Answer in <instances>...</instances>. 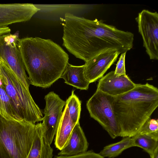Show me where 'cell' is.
<instances>
[{
  "label": "cell",
  "mask_w": 158,
  "mask_h": 158,
  "mask_svg": "<svg viewBox=\"0 0 158 158\" xmlns=\"http://www.w3.org/2000/svg\"><path fill=\"white\" fill-rule=\"evenodd\" d=\"M127 52L121 53L114 71V73L118 75H126L125 58Z\"/></svg>",
  "instance_id": "23"
},
{
  "label": "cell",
  "mask_w": 158,
  "mask_h": 158,
  "mask_svg": "<svg viewBox=\"0 0 158 158\" xmlns=\"http://www.w3.org/2000/svg\"><path fill=\"white\" fill-rule=\"evenodd\" d=\"M76 125L70 118L68 108L65 105L54 140V144L57 149L60 151L66 146Z\"/></svg>",
  "instance_id": "16"
},
{
  "label": "cell",
  "mask_w": 158,
  "mask_h": 158,
  "mask_svg": "<svg viewBox=\"0 0 158 158\" xmlns=\"http://www.w3.org/2000/svg\"><path fill=\"white\" fill-rule=\"evenodd\" d=\"M19 38L18 34L10 33L0 36V58L29 89L30 84L17 46Z\"/></svg>",
  "instance_id": "7"
},
{
  "label": "cell",
  "mask_w": 158,
  "mask_h": 158,
  "mask_svg": "<svg viewBox=\"0 0 158 158\" xmlns=\"http://www.w3.org/2000/svg\"><path fill=\"white\" fill-rule=\"evenodd\" d=\"M17 46L30 84L50 87L60 78L69 63L68 55L50 39L19 38Z\"/></svg>",
  "instance_id": "2"
},
{
  "label": "cell",
  "mask_w": 158,
  "mask_h": 158,
  "mask_svg": "<svg viewBox=\"0 0 158 158\" xmlns=\"http://www.w3.org/2000/svg\"><path fill=\"white\" fill-rule=\"evenodd\" d=\"M36 124L7 119L0 114V158H27L33 142Z\"/></svg>",
  "instance_id": "4"
},
{
  "label": "cell",
  "mask_w": 158,
  "mask_h": 158,
  "mask_svg": "<svg viewBox=\"0 0 158 158\" xmlns=\"http://www.w3.org/2000/svg\"><path fill=\"white\" fill-rule=\"evenodd\" d=\"M89 143L79 122L75 126L66 146L58 153L59 156H70L86 152Z\"/></svg>",
  "instance_id": "13"
},
{
  "label": "cell",
  "mask_w": 158,
  "mask_h": 158,
  "mask_svg": "<svg viewBox=\"0 0 158 158\" xmlns=\"http://www.w3.org/2000/svg\"><path fill=\"white\" fill-rule=\"evenodd\" d=\"M54 158H105L99 153H96L93 151L89 150L77 155L73 156H59Z\"/></svg>",
  "instance_id": "22"
},
{
  "label": "cell",
  "mask_w": 158,
  "mask_h": 158,
  "mask_svg": "<svg viewBox=\"0 0 158 158\" xmlns=\"http://www.w3.org/2000/svg\"><path fill=\"white\" fill-rule=\"evenodd\" d=\"M136 84L127 75H118L112 71L100 78L96 90L114 97L130 91Z\"/></svg>",
  "instance_id": "12"
},
{
  "label": "cell",
  "mask_w": 158,
  "mask_h": 158,
  "mask_svg": "<svg viewBox=\"0 0 158 158\" xmlns=\"http://www.w3.org/2000/svg\"><path fill=\"white\" fill-rule=\"evenodd\" d=\"M47 140L42 123L36 124L32 145L27 158H52L53 150Z\"/></svg>",
  "instance_id": "14"
},
{
  "label": "cell",
  "mask_w": 158,
  "mask_h": 158,
  "mask_svg": "<svg viewBox=\"0 0 158 158\" xmlns=\"http://www.w3.org/2000/svg\"><path fill=\"white\" fill-rule=\"evenodd\" d=\"M134 147L132 137H125L120 141L105 147L99 154L105 158H113L120 154L125 150Z\"/></svg>",
  "instance_id": "19"
},
{
  "label": "cell",
  "mask_w": 158,
  "mask_h": 158,
  "mask_svg": "<svg viewBox=\"0 0 158 158\" xmlns=\"http://www.w3.org/2000/svg\"><path fill=\"white\" fill-rule=\"evenodd\" d=\"M44 99L46 105L42 123L44 126L45 137L51 145L56 135L66 101L53 91L46 95Z\"/></svg>",
  "instance_id": "9"
},
{
  "label": "cell",
  "mask_w": 158,
  "mask_h": 158,
  "mask_svg": "<svg viewBox=\"0 0 158 158\" xmlns=\"http://www.w3.org/2000/svg\"><path fill=\"white\" fill-rule=\"evenodd\" d=\"M69 113L70 118L76 124L79 122L81 112V101L74 93L73 90L71 95L66 101Z\"/></svg>",
  "instance_id": "20"
},
{
  "label": "cell",
  "mask_w": 158,
  "mask_h": 158,
  "mask_svg": "<svg viewBox=\"0 0 158 158\" xmlns=\"http://www.w3.org/2000/svg\"><path fill=\"white\" fill-rule=\"evenodd\" d=\"M150 158H158V147L155 150Z\"/></svg>",
  "instance_id": "25"
},
{
  "label": "cell",
  "mask_w": 158,
  "mask_h": 158,
  "mask_svg": "<svg viewBox=\"0 0 158 158\" xmlns=\"http://www.w3.org/2000/svg\"><path fill=\"white\" fill-rule=\"evenodd\" d=\"M114 100V97L96 90L86 103L90 117L97 121L113 139L119 136L113 108Z\"/></svg>",
  "instance_id": "6"
},
{
  "label": "cell",
  "mask_w": 158,
  "mask_h": 158,
  "mask_svg": "<svg viewBox=\"0 0 158 158\" xmlns=\"http://www.w3.org/2000/svg\"><path fill=\"white\" fill-rule=\"evenodd\" d=\"M11 31L10 28L8 27L0 28V36L7 33H10Z\"/></svg>",
  "instance_id": "24"
},
{
  "label": "cell",
  "mask_w": 158,
  "mask_h": 158,
  "mask_svg": "<svg viewBox=\"0 0 158 158\" xmlns=\"http://www.w3.org/2000/svg\"><path fill=\"white\" fill-rule=\"evenodd\" d=\"M158 106V89L147 83L114 97V111L119 136L131 137L138 132Z\"/></svg>",
  "instance_id": "3"
},
{
  "label": "cell",
  "mask_w": 158,
  "mask_h": 158,
  "mask_svg": "<svg viewBox=\"0 0 158 158\" xmlns=\"http://www.w3.org/2000/svg\"><path fill=\"white\" fill-rule=\"evenodd\" d=\"M121 53L116 50H108L85 62L84 73L90 83L101 78L117 60Z\"/></svg>",
  "instance_id": "11"
},
{
  "label": "cell",
  "mask_w": 158,
  "mask_h": 158,
  "mask_svg": "<svg viewBox=\"0 0 158 158\" xmlns=\"http://www.w3.org/2000/svg\"><path fill=\"white\" fill-rule=\"evenodd\" d=\"M0 78H1L0 70Z\"/></svg>",
  "instance_id": "26"
},
{
  "label": "cell",
  "mask_w": 158,
  "mask_h": 158,
  "mask_svg": "<svg viewBox=\"0 0 158 158\" xmlns=\"http://www.w3.org/2000/svg\"><path fill=\"white\" fill-rule=\"evenodd\" d=\"M0 114L7 119L23 121L17 114L0 78Z\"/></svg>",
  "instance_id": "18"
},
{
  "label": "cell",
  "mask_w": 158,
  "mask_h": 158,
  "mask_svg": "<svg viewBox=\"0 0 158 158\" xmlns=\"http://www.w3.org/2000/svg\"><path fill=\"white\" fill-rule=\"evenodd\" d=\"M63 45L76 57L86 62L108 50L121 54L133 47L134 35L105 23L102 20H90L69 13L65 15Z\"/></svg>",
  "instance_id": "1"
},
{
  "label": "cell",
  "mask_w": 158,
  "mask_h": 158,
  "mask_svg": "<svg viewBox=\"0 0 158 158\" xmlns=\"http://www.w3.org/2000/svg\"><path fill=\"white\" fill-rule=\"evenodd\" d=\"M137 133L143 134L158 133V119L149 118L143 124Z\"/></svg>",
  "instance_id": "21"
},
{
  "label": "cell",
  "mask_w": 158,
  "mask_h": 158,
  "mask_svg": "<svg viewBox=\"0 0 158 158\" xmlns=\"http://www.w3.org/2000/svg\"><path fill=\"white\" fill-rule=\"evenodd\" d=\"M135 20L143 46L151 60H158V14L143 10Z\"/></svg>",
  "instance_id": "8"
},
{
  "label": "cell",
  "mask_w": 158,
  "mask_h": 158,
  "mask_svg": "<svg viewBox=\"0 0 158 158\" xmlns=\"http://www.w3.org/2000/svg\"><path fill=\"white\" fill-rule=\"evenodd\" d=\"M131 137L133 146L142 148L150 157L158 147V133L143 134L137 133Z\"/></svg>",
  "instance_id": "17"
},
{
  "label": "cell",
  "mask_w": 158,
  "mask_h": 158,
  "mask_svg": "<svg viewBox=\"0 0 158 158\" xmlns=\"http://www.w3.org/2000/svg\"><path fill=\"white\" fill-rule=\"evenodd\" d=\"M40 10L31 3L0 4V28L28 21Z\"/></svg>",
  "instance_id": "10"
},
{
  "label": "cell",
  "mask_w": 158,
  "mask_h": 158,
  "mask_svg": "<svg viewBox=\"0 0 158 158\" xmlns=\"http://www.w3.org/2000/svg\"><path fill=\"white\" fill-rule=\"evenodd\" d=\"M0 70L2 84L19 116L23 121L34 124L42 121V111L34 101L29 89L1 58Z\"/></svg>",
  "instance_id": "5"
},
{
  "label": "cell",
  "mask_w": 158,
  "mask_h": 158,
  "mask_svg": "<svg viewBox=\"0 0 158 158\" xmlns=\"http://www.w3.org/2000/svg\"><path fill=\"white\" fill-rule=\"evenodd\" d=\"M85 64L74 66L68 63L60 78L64 83L77 89L87 90L90 83L85 77Z\"/></svg>",
  "instance_id": "15"
}]
</instances>
